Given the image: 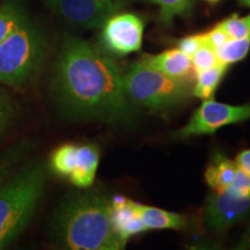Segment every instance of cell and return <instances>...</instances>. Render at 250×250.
I'll list each match as a JSON object with an SVG mask.
<instances>
[{"instance_id":"cell-16","label":"cell","mask_w":250,"mask_h":250,"mask_svg":"<svg viewBox=\"0 0 250 250\" xmlns=\"http://www.w3.org/2000/svg\"><path fill=\"white\" fill-rule=\"evenodd\" d=\"M250 49V36L242 39H228L217 51L218 61L229 66L230 64L242 61L247 57Z\"/></svg>"},{"instance_id":"cell-18","label":"cell","mask_w":250,"mask_h":250,"mask_svg":"<svg viewBox=\"0 0 250 250\" xmlns=\"http://www.w3.org/2000/svg\"><path fill=\"white\" fill-rule=\"evenodd\" d=\"M78 146L74 144H65L59 146L50 158V167L59 176L68 177L76 166Z\"/></svg>"},{"instance_id":"cell-29","label":"cell","mask_w":250,"mask_h":250,"mask_svg":"<svg viewBox=\"0 0 250 250\" xmlns=\"http://www.w3.org/2000/svg\"><path fill=\"white\" fill-rule=\"evenodd\" d=\"M205 1H208V2H218L219 0H205Z\"/></svg>"},{"instance_id":"cell-6","label":"cell","mask_w":250,"mask_h":250,"mask_svg":"<svg viewBox=\"0 0 250 250\" xmlns=\"http://www.w3.org/2000/svg\"><path fill=\"white\" fill-rule=\"evenodd\" d=\"M250 120V104L230 105L213 100H204L191 118L176 132L179 138L212 134L226 125Z\"/></svg>"},{"instance_id":"cell-23","label":"cell","mask_w":250,"mask_h":250,"mask_svg":"<svg viewBox=\"0 0 250 250\" xmlns=\"http://www.w3.org/2000/svg\"><path fill=\"white\" fill-rule=\"evenodd\" d=\"M227 190L239 198L250 199V176L237 168L235 177Z\"/></svg>"},{"instance_id":"cell-11","label":"cell","mask_w":250,"mask_h":250,"mask_svg":"<svg viewBox=\"0 0 250 250\" xmlns=\"http://www.w3.org/2000/svg\"><path fill=\"white\" fill-rule=\"evenodd\" d=\"M100 162V152L94 145H81L77 148L76 166L68 179L80 189H87L94 183Z\"/></svg>"},{"instance_id":"cell-20","label":"cell","mask_w":250,"mask_h":250,"mask_svg":"<svg viewBox=\"0 0 250 250\" xmlns=\"http://www.w3.org/2000/svg\"><path fill=\"white\" fill-rule=\"evenodd\" d=\"M160 7V20L167 26L173 22L176 17L189 13L193 0H149Z\"/></svg>"},{"instance_id":"cell-1","label":"cell","mask_w":250,"mask_h":250,"mask_svg":"<svg viewBox=\"0 0 250 250\" xmlns=\"http://www.w3.org/2000/svg\"><path fill=\"white\" fill-rule=\"evenodd\" d=\"M51 88L70 116L120 124H131L136 117L116 62L79 37L62 42Z\"/></svg>"},{"instance_id":"cell-24","label":"cell","mask_w":250,"mask_h":250,"mask_svg":"<svg viewBox=\"0 0 250 250\" xmlns=\"http://www.w3.org/2000/svg\"><path fill=\"white\" fill-rule=\"evenodd\" d=\"M14 105L8 95L0 90V134L7 129L14 118Z\"/></svg>"},{"instance_id":"cell-13","label":"cell","mask_w":250,"mask_h":250,"mask_svg":"<svg viewBox=\"0 0 250 250\" xmlns=\"http://www.w3.org/2000/svg\"><path fill=\"white\" fill-rule=\"evenodd\" d=\"M136 210L146 229H182L186 226V218L174 212L140 203H136Z\"/></svg>"},{"instance_id":"cell-5","label":"cell","mask_w":250,"mask_h":250,"mask_svg":"<svg viewBox=\"0 0 250 250\" xmlns=\"http://www.w3.org/2000/svg\"><path fill=\"white\" fill-rule=\"evenodd\" d=\"M127 99L153 111H164L186 102L192 96L190 78H174L139 62L123 76Z\"/></svg>"},{"instance_id":"cell-15","label":"cell","mask_w":250,"mask_h":250,"mask_svg":"<svg viewBox=\"0 0 250 250\" xmlns=\"http://www.w3.org/2000/svg\"><path fill=\"white\" fill-rule=\"evenodd\" d=\"M228 66L219 64L208 70L197 72L196 85L192 88V95L203 100H210L213 98L219 83L223 80Z\"/></svg>"},{"instance_id":"cell-17","label":"cell","mask_w":250,"mask_h":250,"mask_svg":"<svg viewBox=\"0 0 250 250\" xmlns=\"http://www.w3.org/2000/svg\"><path fill=\"white\" fill-rule=\"evenodd\" d=\"M24 18L26 13L14 0H8L0 7V43L17 29Z\"/></svg>"},{"instance_id":"cell-27","label":"cell","mask_w":250,"mask_h":250,"mask_svg":"<svg viewBox=\"0 0 250 250\" xmlns=\"http://www.w3.org/2000/svg\"><path fill=\"white\" fill-rule=\"evenodd\" d=\"M235 164L239 169L245 171L250 176V149L240 152L235 159Z\"/></svg>"},{"instance_id":"cell-25","label":"cell","mask_w":250,"mask_h":250,"mask_svg":"<svg viewBox=\"0 0 250 250\" xmlns=\"http://www.w3.org/2000/svg\"><path fill=\"white\" fill-rule=\"evenodd\" d=\"M203 39H204L205 44L211 46L212 49H214L215 51H217V50L220 48L229 37H228L227 34L225 33L223 28L219 26V24H217L212 30L203 34Z\"/></svg>"},{"instance_id":"cell-22","label":"cell","mask_w":250,"mask_h":250,"mask_svg":"<svg viewBox=\"0 0 250 250\" xmlns=\"http://www.w3.org/2000/svg\"><path fill=\"white\" fill-rule=\"evenodd\" d=\"M190 58H191L192 70L196 73L197 72L208 70V68H211L219 64L215 50L212 49L208 44H205V43Z\"/></svg>"},{"instance_id":"cell-28","label":"cell","mask_w":250,"mask_h":250,"mask_svg":"<svg viewBox=\"0 0 250 250\" xmlns=\"http://www.w3.org/2000/svg\"><path fill=\"white\" fill-rule=\"evenodd\" d=\"M240 2V5L246 6V7H250V0H237Z\"/></svg>"},{"instance_id":"cell-8","label":"cell","mask_w":250,"mask_h":250,"mask_svg":"<svg viewBox=\"0 0 250 250\" xmlns=\"http://www.w3.org/2000/svg\"><path fill=\"white\" fill-rule=\"evenodd\" d=\"M250 215V199L239 198L228 190L213 191L206 198L202 220L205 228L219 233Z\"/></svg>"},{"instance_id":"cell-21","label":"cell","mask_w":250,"mask_h":250,"mask_svg":"<svg viewBox=\"0 0 250 250\" xmlns=\"http://www.w3.org/2000/svg\"><path fill=\"white\" fill-rule=\"evenodd\" d=\"M218 24L223 28L229 39H242L250 36V14L243 18L233 14L232 17L225 19Z\"/></svg>"},{"instance_id":"cell-4","label":"cell","mask_w":250,"mask_h":250,"mask_svg":"<svg viewBox=\"0 0 250 250\" xmlns=\"http://www.w3.org/2000/svg\"><path fill=\"white\" fill-rule=\"evenodd\" d=\"M44 55V37L26 15L0 43V83L15 88L26 86L35 78Z\"/></svg>"},{"instance_id":"cell-10","label":"cell","mask_w":250,"mask_h":250,"mask_svg":"<svg viewBox=\"0 0 250 250\" xmlns=\"http://www.w3.org/2000/svg\"><path fill=\"white\" fill-rule=\"evenodd\" d=\"M145 66L174 78H190L191 58L179 49H171L158 55H145L138 61Z\"/></svg>"},{"instance_id":"cell-14","label":"cell","mask_w":250,"mask_h":250,"mask_svg":"<svg viewBox=\"0 0 250 250\" xmlns=\"http://www.w3.org/2000/svg\"><path fill=\"white\" fill-rule=\"evenodd\" d=\"M237 171L235 161L217 153L205 170V181L213 191L223 192L233 182Z\"/></svg>"},{"instance_id":"cell-19","label":"cell","mask_w":250,"mask_h":250,"mask_svg":"<svg viewBox=\"0 0 250 250\" xmlns=\"http://www.w3.org/2000/svg\"><path fill=\"white\" fill-rule=\"evenodd\" d=\"M26 152L27 144L18 143L0 153V188L14 174L19 162L22 160Z\"/></svg>"},{"instance_id":"cell-9","label":"cell","mask_w":250,"mask_h":250,"mask_svg":"<svg viewBox=\"0 0 250 250\" xmlns=\"http://www.w3.org/2000/svg\"><path fill=\"white\" fill-rule=\"evenodd\" d=\"M143 35L142 19L131 13L115 14L102 24L103 45L118 56L138 51L143 44Z\"/></svg>"},{"instance_id":"cell-26","label":"cell","mask_w":250,"mask_h":250,"mask_svg":"<svg viewBox=\"0 0 250 250\" xmlns=\"http://www.w3.org/2000/svg\"><path fill=\"white\" fill-rule=\"evenodd\" d=\"M203 44H204L203 34H199V35H191L181 39L177 42V49L189 56V57H191Z\"/></svg>"},{"instance_id":"cell-12","label":"cell","mask_w":250,"mask_h":250,"mask_svg":"<svg viewBox=\"0 0 250 250\" xmlns=\"http://www.w3.org/2000/svg\"><path fill=\"white\" fill-rule=\"evenodd\" d=\"M111 223L118 236L125 242H127L131 236L146 230L136 210V202L129 198L123 205L111 206Z\"/></svg>"},{"instance_id":"cell-7","label":"cell","mask_w":250,"mask_h":250,"mask_svg":"<svg viewBox=\"0 0 250 250\" xmlns=\"http://www.w3.org/2000/svg\"><path fill=\"white\" fill-rule=\"evenodd\" d=\"M131 0H44L46 6L68 23L98 28Z\"/></svg>"},{"instance_id":"cell-2","label":"cell","mask_w":250,"mask_h":250,"mask_svg":"<svg viewBox=\"0 0 250 250\" xmlns=\"http://www.w3.org/2000/svg\"><path fill=\"white\" fill-rule=\"evenodd\" d=\"M56 236L65 248L73 250H118L123 241L111 223L110 202L95 192L68 197L55 217Z\"/></svg>"},{"instance_id":"cell-3","label":"cell","mask_w":250,"mask_h":250,"mask_svg":"<svg viewBox=\"0 0 250 250\" xmlns=\"http://www.w3.org/2000/svg\"><path fill=\"white\" fill-rule=\"evenodd\" d=\"M46 168L34 162L12 175L0 188V249L22 234L44 193Z\"/></svg>"}]
</instances>
